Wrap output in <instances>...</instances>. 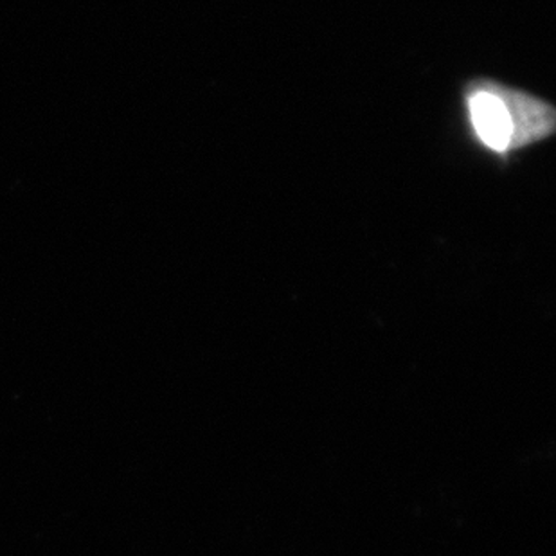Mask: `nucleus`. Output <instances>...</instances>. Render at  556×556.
<instances>
[{"label": "nucleus", "mask_w": 556, "mask_h": 556, "mask_svg": "<svg viewBox=\"0 0 556 556\" xmlns=\"http://www.w3.org/2000/svg\"><path fill=\"white\" fill-rule=\"evenodd\" d=\"M465 106L476 139L501 155L555 134L556 112L547 101L494 79L470 81Z\"/></svg>", "instance_id": "nucleus-1"}]
</instances>
